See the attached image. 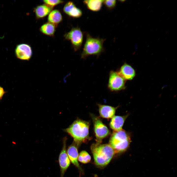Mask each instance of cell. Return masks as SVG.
Here are the masks:
<instances>
[{"label": "cell", "mask_w": 177, "mask_h": 177, "mask_svg": "<svg viewBox=\"0 0 177 177\" xmlns=\"http://www.w3.org/2000/svg\"><path fill=\"white\" fill-rule=\"evenodd\" d=\"M82 15V11L76 6L69 13L68 15L74 18H79Z\"/></svg>", "instance_id": "d6986e66"}, {"label": "cell", "mask_w": 177, "mask_h": 177, "mask_svg": "<svg viewBox=\"0 0 177 177\" xmlns=\"http://www.w3.org/2000/svg\"><path fill=\"white\" fill-rule=\"evenodd\" d=\"M15 53L17 59L28 61L31 58L32 54L31 46L28 44L23 43L17 45L15 49Z\"/></svg>", "instance_id": "9c48e42d"}, {"label": "cell", "mask_w": 177, "mask_h": 177, "mask_svg": "<svg viewBox=\"0 0 177 177\" xmlns=\"http://www.w3.org/2000/svg\"><path fill=\"white\" fill-rule=\"evenodd\" d=\"M76 6L73 2L70 1L66 3L64 5L63 10L64 12L68 15L72 10Z\"/></svg>", "instance_id": "ffe728a7"}, {"label": "cell", "mask_w": 177, "mask_h": 177, "mask_svg": "<svg viewBox=\"0 0 177 177\" xmlns=\"http://www.w3.org/2000/svg\"><path fill=\"white\" fill-rule=\"evenodd\" d=\"M103 0H85L83 2L89 10L94 11L100 10L102 7Z\"/></svg>", "instance_id": "9a60e30c"}, {"label": "cell", "mask_w": 177, "mask_h": 177, "mask_svg": "<svg viewBox=\"0 0 177 177\" xmlns=\"http://www.w3.org/2000/svg\"><path fill=\"white\" fill-rule=\"evenodd\" d=\"M103 3L107 8L111 9L114 8L115 6L116 1L115 0H103Z\"/></svg>", "instance_id": "44dd1931"}, {"label": "cell", "mask_w": 177, "mask_h": 177, "mask_svg": "<svg viewBox=\"0 0 177 177\" xmlns=\"http://www.w3.org/2000/svg\"><path fill=\"white\" fill-rule=\"evenodd\" d=\"M6 93L3 88L0 86V100H1L4 95Z\"/></svg>", "instance_id": "603a6c76"}, {"label": "cell", "mask_w": 177, "mask_h": 177, "mask_svg": "<svg viewBox=\"0 0 177 177\" xmlns=\"http://www.w3.org/2000/svg\"><path fill=\"white\" fill-rule=\"evenodd\" d=\"M91 157L89 154L86 151L83 150L78 155V160L83 163H86L89 162Z\"/></svg>", "instance_id": "ac0fdd59"}, {"label": "cell", "mask_w": 177, "mask_h": 177, "mask_svg": "<svg viewBox=\"0 0 177 177\" xmlns=\"http://www.w3.org/2000/svg\"><path fill=\"white\" fill-rule=\"evenodd\" d=\"M40 30L42 33L46 35H53L55 31V25L49 22L46 23L41 27Z\"/></svg>", "instance_id": "e0dca14e"}, {"label": "cell", "mask_w": 177, "mask_h": 177, "mask_svg": "<svg viewBox=\"0 0 177 177\" xmlns=\"http://www.w3.org/2000/svg\"><path fill=\"white\" fill-rule=\"evenodd\" d=\"M92 117L97 143H100L103 138L109 135V131L99 118L95 116Z\"/></svg>", "instance_id": "52a82bcc"}, {"label": "cell", "mask_w": 177, "mask_h": 177, "mask_svg": "<svg viewBox=\"0 0 177 177\" xmlns=\"http://www.w3.org/2000/svg\"><path fill=\"white\" fill-rule=\"evenodd\" d=\"M99 111L101 117L106 118H112L115 115L116 108L110 106L98 104Z\"/></svg>", "instance_id": "4fadbf2b"}, {"label": "cell", "mask_w": 177, "mask_h": 177, "mask_svg": "<svg viewBox=\"0 0 177 177\" xmlns=\"http://www.w3.org/2000/svg\"><path fill=\"white\" fill-rule=\"evenodd\" d=\"M91 148L95 163L100 166L107 165L115 153L112 148L108 144L96 143L93 144Z\"/></svg>", "instance_id": "7a4b0ae2"}, {"label": "cell", "mask_w": 177, "mask_h": 177, "mask_svg": "<svg viewBox=\"0 0 177 177\" xmlns=\"http://www.w3.org/2000/svg\"><path fill=\"white\" fill-rule=\"evenodd\" d=\"M89 127L88 122L78 119L64 130L73 138L74 142L78 146L88 139Z\"/></svg>", "instance_id": "6da1fadb"}, {"label": "cell", "mask_w": 177, "mask_h": 177, "mask_svg": "<svg viewBox=\"0 0 177 177\" xmlns=\"http://www.w3.org/2000/svg\"><path fill=\"white\" fill-rule=\"evenodd\" d=\"M130 136L124 130L114 131L109 141V145L115 153L124 151L128 147L131 142Z\"/></svg>", "instance_id": "3957f363"}, {"label": "cell", "mask_w": 177, "mask_h": 177, "mask_svg": "<svg viewBox=\"0 0 177 177\" xmlns=\"http://www.w3.org/2000/svg\"><path fill=\"white\" fill-rule=\"evenodd\" d=\"M125 80L118 72L111 71L109 73L108 87L112 91L117 92L124 89Z\"/></svg>", "instance_id": "5b68a950"}, {"label": "cell", "mask_w": 177, "mask_h": 177, "mask_svg": "<svg viewBox=\"0 0 177 177\" xmlns=\"http://www.w3.org/2000/svg\"><path fill=\"white\" fill-rule=\"evenodd\" d=\"M48 19L49 22L55 25L59 23L61 21L62 16L59 10H54L49 13Z\"/></svg>", "instance_id": "2e32d148"}, {"label": "cell", "mask_w": 177, "mask_h": 177, "mask_svg": "<svg viewBox=\"0 0 177 177\" xmlns=\"http://www.w3.org/2000/svg\"><path fill=\"white\" fill-rule=\"evenodd\" d=\"M118 72L125 80H131L135 75V72L134 69L126 63L122 65Z\"/></svg>", "instance_id": "8fae6325"}, {"label": "cell", "mask_w": 177, "mask_h": 177, "mask_svg": "<svg viewBox=\"0 0 177 177\" xmlns=\"http://www.w3.org/2000/svg\"><path fill=\"white\" fill-rule=\"evenodd\" d=\"M52 7L46 4L39 5L35 9V12L37 17L41 18L44 17L48 14L51 11Z\"/></svg>", "instance_id": "5bb4252c"}, {"label": "cell", "mask_w": 177, "mask_h": 177, "mask_svg": "<svg viewBox=\"0 0 177 177\" xmlns=\"http://www.w3.org/2000/svg\"><path fill=\"white\" fill-rule=\"evenodd\" d=\"M77 146L74 142L68 147L67 149V153L70 161L79 170H81L78 162V153L77 148Z\"/></svg>", "instance_id": "30bf717a"}, {"label": "cell", "mask_w": 177, "mask_h": 177, "mask_svg": "<svg viewBox=\"0 0 177 177\" xmlns=\"http://www.w3.org/2000/svg\"><path fill=\"white\" fill-rule=\"evenodd\" d=\"M105 40L99 38H93L87 34L81 54V58L84 59L90 55H99L103 51V44Z\"/></svg>", "instance_id": "277c9868"}, {"label": "cell", "mask_w": 177, "mask_h": 177, "mask_svg": "<svg viewBox=\"0 0 177 177\" xmlns=\"http://www.w3.org/2000/svg\"><path fill=\"white\" fill-rule=\"evenodd\" d=\"M128 116V115L123 116H114L110 122L111 128L114 131H118L122 130L124 123Z\"/></svg>", "instance_id": "7c38bea8"}, {"label": "cell", "mask_w": 177, "mask_h": 177, "mask_svg": "<svg viewBox=\"0 0 177 177\" xmlns=\"http://www.w3.org/2000/svg\"><path fill=\"white\" fill-rule=\"evenodd\" d=\"M44 2L45 4L51 7L63 2V1L59 0H44Z\"/></svg>", "instance_id": "7402d4cb"}, {"label": "cell", "mask_w": 177, "mask_h": 177, "mask_svg": "<svg viewBox=\"0 0 177 177\" xmlns=\"http://www.w3.org/2000/svg\"><path fill=\"white\" fill-rule=\"evenodd\" d=\"M67 138H64L63 146L60 153L59 159L60 170V177H64V174L70 164V161L68 155L66 150Z\"/></svg>", "instance_id": "ba28073f"}, {"label": "cell", "mask_w": 177, "mask_h": 177, "mask_svg": "<svg viewBox=\"0 0 177 177\" xmlns=\"http://www.w3.org/2000/svg\"><path fill=\"white\" fill-rule=\"evenodd\" d=\"M64 36L66 39L71 41L75 51L80 48L83 38V33L80 28L77 27L72 28Z\"/></svg>", "instance_id": "8992f818"}]
</instances>
